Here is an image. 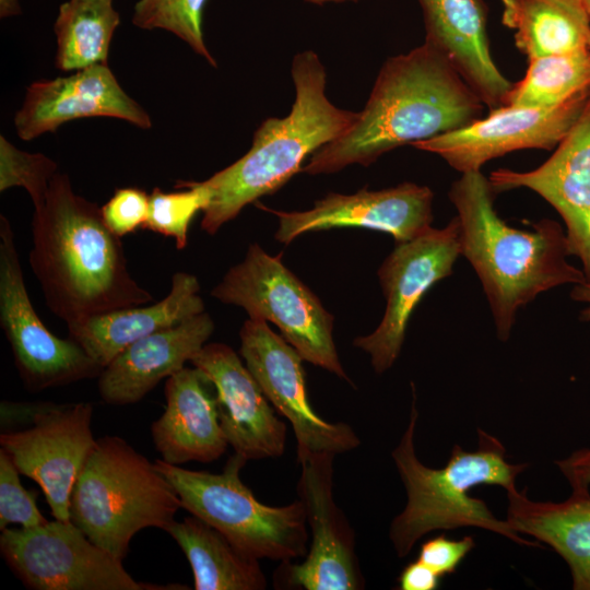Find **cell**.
Returning a JSON list of instances; mask_svg holds the SVG:
<instances>
[{
  "label": "cell",
  "mask_w": 590,
  "mask_h": 590,
  "mask_svg": "<svg viewBox=\"0 0 590 590\" xmlns=\"http://www.w3.org/2000/svg\"><path fill=\"white\" fill-rule=\"evenodd\" d=\"M485 105L437 49L423 43L380 68L354 125L309 156L302 172L332 174L368 166L385 153L463 128Z\"/></svg>",
  "instance_id": "1"
},
{
  "label": "cell",
  "mask_w": 590,
  "mask_h": 590,
  "mask_svg": "<svg viewBox=\"0 0 590 590\" xmlns=\"http://www.w3.org/2000/svg\"><path fill=\"white\" fill-rule=\"evenodd\" d=\"M31 228L30 266L47 307L67 326L153 300L130 274L121 237L96 203L73 191L67 174L51 179Z\"/></svg>",
  "instance_id": "2"
},
{
  "label": "cell",
  "mask_w": 590,
  "mask_h": 590,
  "mask_svg": "<svg viewBox=\"0 0 590 590\" xmlns=\"http://www.w3.org/2000/svg\"><path fill=\"white\" fill-rule=\"evenodd\" d=\"M495 191L479 172L462 173L449 199L457 210L460 255L475 270L502 341L509 338L518 309L540 293L586 282L582 270L567 261L566 232L543 219L533 229L509 226L494 208Z\"/></svg>",
  "instance_id": "3"
},
{
  "label": "cell",
  "mask_w": 590,
  "mask_h": 590,
  "mask_svg": "<svg viewBox=\"0 0 590 590\" xmlns=\"http://www.w3.org/2000/svg\"><path fill=\"white\" fill-rule=\"evenodd\" d=\"M291 73L295 101L283 118L266 119L253 134L250 150L226 168L199 184L209 192L201 228L214 235L249 203L273 193L303 162L346 132L358 113L334 106L326 95V70L312 50L294 56Z\"/></svg>",
  "instance_id": "4"
},
{
  "label": "cell",
  "mask_w": 590,
  "mask_h": 590,
  "mask_svg": "<svg viewBox=\"0 0 590 590\" xmlns=\"http://www.w3.org/2000/svg\"><path fill=\"white\" fill-rule=\"evenodd\" d=\"M417 420L414 398L406 429L391 453L406 492V505L389 529L397 555L406 556L426 533L461 527L489 530L520 545L540 547L538 541L523 539L507 520L497 519L484 500L469 495L481 484L499 485L506 492L517 488L516 479L529 464L509 463L500 440L477 429L476 450L455 445L444 468L426 467L414 448Z\"/></svg>",
  "instance_id": "5"
},
{
  "label": "cell",
  "mask_w": 590,
  "mask_h": 590,
  "mask_svg": "<svg viewBox=\"0 0 590 590\" xmlns=\"http://www.w3.org/2000/svg\"><path fill=\"white\" fill-rule=\"evenodd\" d=\"M180 498L155 464L125 439L105 436L86 458L71 491L69 516L92 542L123 559L134 534L165 530Z\"/></svg>",
  "instance_id": "6"
},
{
  "label": "cell",
  "mask_w": 590,
  "mask_h": 590,
  "mask_svg": "<svg viewBox=\"0 0 590 590\" xmlns=\"http://www.w3.org/2000/svg\"><path fill=\"white\" fill-rule=\"evenodd\" d=\"M247 461L235 452L221 473L188 470L162 459L154 464L177 492L181 508L244 554L259 560L305 557L309 534L303 503L297 499L281 507L260 503L239 476Z\"/></svg>",
  "instance_id": "7"
},
{
  "label": "cell",
  "mask_w": 590,
  "mask_h": 590,
  "mask_svg": "<svg viewBox=\"0 0 590 590\" xmlns=\"http://www.w3.org/2000/svg\"><path fill=\"white\" fill-rule=\"evenodd\" d=\"M212 297L239 306L249 318L274 323L304 361L350 381L333 341V317L320 299L281 261L258 244L211 291Z\"/></svg>",
  "instance_id": "8"
},
{
  "label": "cell",
  "mask_w": 590,
  "mask_h": 590,
  "mask_svg": "<svg viewBox=\"0 0 590 590\" xmlns=\"http://www.w3.org/2000/svg\"><path fill=\"white\" fill-rule=\"evenodd\" d=\"M93 404L76 402H1V421L30 424L7 429L0 445L21 474L43 489L55 519L70 521V495L90 452L96 445L91 428Z\"/></svg>",
  "instance_id": "9"
},
{
  "label": "cell",
  "mask_w": 590,
  "mask_h": 590,
  "mask_svg": "<svg viewBox=\"0 0 590 590\" xmlns=\"http://www.w3.org/2000/svg\"><path fill=\"white\" fill-rule=\"evenodd\" d=\"M0 552L14 575L33 590L150 589L71 521L8 527L1 530Z\"/></svg>",
  "instance_id": "10"
},
{
  "label": "cell",
  "mask_w": 590,
  "mask_h": 590,
  "mask_svg": "<svg viewBox=\"0 0 590 590\" xmlns=\"http://www.w3.org/2000/svg\"><path fill=\"white\" fill-rule=\"evenodd\" d=\"M0 324L24 386L32 391L99 376L102 367L71 338L49 331L30 299L9 220L0 216Z\"/></svg>",
  "instance_id": "11"
},
{
  "label": "cell",
  "mask_w": 590,
  "mask_h": 590,
  "mask_svg": "<svg viewBox=\"0 0 590 590\" xmlns=\"http://www.w3.org/2000/svg\"><path fill=\"white\" fill-rule=\"evenodd\" d=\"M331 453H315L297 459L300 475L298 499L310 528V546L297 564L281 562L273 574L275 589L359 590L364 577L355 548V533L333 498Z\"/></svg>",
  "instance_id": "12"
},
{
  "label": "cell",
  "mask_w": 590,
  "mask_h": 590,
  "mask_svg": "<svg viewBox=\"0 0 590 590\" xmlns=\"http://www.w3.org/2000/svg\"><path fill=\"white\" fill-rule=\"evenodd\" d=\"M459 255L457 216L442 228L430 226L410 240L396 243L378 270L387 300L384 318L374 332L353 342L369 354L377 374L392 367L400 355L413 310L433 285L452 273Z\"/></svg>",
  "instance_id": "13"
},
{
  "label": "cell",
  "mask_w": 590,
  "mask_h": 590,
  "mask_svg": "<svg viewBox=\"0 0 590 590\" xmlns=\"http://www.w3.org/2000/svg\"><path fill=\"white\" fill-rule=\"evenodd\" d=\"M239 354L272 406L292 425L297 459L315 453L341 455L361 440L344 422L330 423L311 408L300 354L267 321L246 320L239 331Z\"/></svg>",
  "instance_id": "14"
},
{
  "label": "cell",
  "mask_w": 590,
  "mask_h": 590,
  "mask_svg": "<svg viewBox=\"0 0 590 590\" xmlns=\"http://www.w3.org/2000/svg\"><path fill=\"white\" fill-rule=\"evenodd\" d=\"M589 104L590 93L554 108L505 105L463 128L413 146L440 156L461 174L479 172L488 161L514 151L556 148Z\"/></svg>",
  "instance_id": "15"
},
{
  "label": "cell",
  "mask_w": 590,
  "mask_h": 590,
  "mask_svg": "<svg viewBox=\"0 0 590 590\" xmlns=\"http://www.w3.org/2000/svg\"><path fill=\"white\" fill-rule=\"evenodd\" d=\"M433 191L403 182L396 187L354 194L328 193L306 211H272L279 217L275 239L290 244L308 232L362 227L391 235L396 243L410 240L430 227Z\"/></svg>",
  "instance_id": "16"
},
{
  "label": "cell",
  "mask_w": 590,
  "mask_h": 590,
  "mask_svg": "<svg viewBox=\"0 0 590 590\" xmlns=\"http://www.w3.org/2000/svg\"><path fill=\"white\" fill-rule=\"evenodd\" d=\"M488 180L495 193L528 188L557 211L569 253L580 260L590 283V104L542 165L529 172L499 168Z\"/></svg>",
  "instance_id": "17"
},
{
  "label": "cell",
  "mask_w": 590,
  "mask_h": 590,
  "mask_svg": "<svg viewBox=\"0 0 590 590\" xmlns=\"http://www.w3.org/2000/svg\"><path fill=\"white\" fill-rule=\"evenodd\" d=\"M214 385L219 418L228 445L247 460L281 457L287 428L237 353L205 344L190 361Z\"/></svg>",
  "instance_id": "18"
},
{
  "label": "cell",
  "mask_w": 590,
  "mask_h": 590,
  "mask_svg": "<svg viewBox=\"0 0 590 590\" xmlns=\"http://www.w3.org/2000/svg\"><path fill=\"white\" fill-rule=\"evenodd\" d=\"M91 117L118 118L142 129L152 126L149 114L123 91L108 64L32 83L14 125L20 139L28 141L64 122Z\"/></svg>",
  "instance_id": "19"
},
{
  "label": "cell",
  "mask_w": 590,
  "mask_h": 590,
  "mask_svg": "<svg viewBox=\"0 0 590 590\" xmlns=\"http://www.w3.org/2000/svg\"><path fill=\"white\" fill-rule=\"evenodd\" d=\"M425 43L437 49L489 110L504 106L514 83L491 52L483 0H417Z\"/></svg>",
  "instance_id": "20"
},
{
  "label": "cell",
  "mask_w": 590,
  "mask_h": 590,
  "mask_svg": "<svg viewBox=\"0 0 590 590\" xmlns=\"http://www.w3.org/2000/svg\"><path fill=\"white\" fill-rule=\"evenodd\" d=\"M166 406L151 435L162 460L180 465L212 462L229 446L222 429L215 387L197 367H184L165 382Z\"/></svg>",
  "instance_id": "21"
},
{
  "label": "cell",
  "mask_w": 590,
  "mask_h": 590,
  "mask_svg": "<svg viewBox=\"0 0 590 590\" xmlns=\"http://www.w3.org/2000/svg\"><path fill=\"white\" fill-rule=\"evenodd\" d=\"M214 331L203 311L176 326L141 338L109 362L98 376V393L111 405L133 404L168 378L205 345Z\"/></svg>",
  "instance_id": "22"
},
{
  "label": "cell",
  "mask_w": 590,
  "mask_h": 590,
  "mask_svg": "<svg viewBox=\"0 0 590 590\" xmlns=\"http://www.w3.org/2000/svg\"><path fill=\"white\" fill-rule=\"evenodd\" d=\"M197 276L176 272L165 298L121 308L67 326L74 340L102 368L134 341L176 326L204 310Z\"/></svg>",
  "instance_id": "23"
},
{
  "label": "cell",
  "mask_w": 590,
  "mask_h": 590,
  "mask_svg": "<svg viewBox=\"0 0 590 590\" xmlns=\"http://www.w3.org/2000/svg\"><path fill=\"white\" fill-rule=\"evenodd\" d=\"M590 488H571L558 503L534 502L527 492H507L506 520L518 533L550 545L568 565L574 590H590Z\"/></svg>",
  "instance_id": "24"
},
{
  "label": "cell",
  "mask_w": 590,
  "mask_h": 590,
  "mask_svg": "<svg viewBox=\"0 0 590 590\" xmlns=\"http://www.w3.org/2000/svg\"><path fill=\"white\" fill-rule=\"evenodd\" d=\"M165 531L186 555L196 590H263L259 559L237 550L221 532L191 515Z\"/></svg>",
  "instance_id": "25"
},
{
  "label": "cell",
  "mask_w": 590,
  "mask_h": 590,
  "mask_svg": "<svg viewBox=\"0 0 590 590\" xmlns=\"http://www.w3.org/2000/svg\"><path fill=\"white\" fill-rule=\"evenodd\" d=\"M502 22L528 60L590 50V17L567 0H500Z\"/></svg>",
  "instance_id": "26"
},
{
  "label": "cell",
  "mask_w": 590,
  "mask_h": 590,
  "mask_svg": "<svg viewBox=\"0 0 590 590\" xmlns=\"http://www.w3.org/2000/svg\"><path fill=\"white\" fill-rule=\"evenodd\" d=\"M120 24L113 0H69L55 22L56 67L73 71L107 64L113 35Z\"/></svg>",
  "instance_id": "27"
},
{
  "label": "cell",
  "mask_w": 590,
  "mask_h": 590,
  "mask_svg": "<svg viewBox=\"0 0 590 590\" xmlns=\"http://www.w3.org/2000/svg\"><path fill=\"white\" fill-rule=\"evenodd\" d=\"M528 61L526 75L514 83L505 105L554 108L590 93V50Z\"/></svg>",
  "instance_id": "28"
},
{
  "label": "cell",
  "mask_w": 590,
  "mask_h": 590,
  "mask_svg": "<svg viewBox=\"0 0 590 590\" xmlns=\"http://www.w3.org/2000/svg\"><path fill=\"white\" fill-rule=\"evenodd\" d=\"M208 0H139L132 23L143 30L162 28L175 34L203 57L212 67L216 60L203 37V10Z\"/></svg>",
  "instance_id": "29"
},
{
  "label": "cell",
  "mask_w": 590,
  "mask_h": 590,
  "mask_svg": "<svg viewBox=\"0 0 590 590\" xmlns=\"http://www.w3.org/2000/svg\"><path fill=\"white\" fill-rule=\"evenodd\" d=\"M175 188L181 190L165 192L157 187L153 189L143 228L173 237L177 249H184L193 217L209 203V192L199 181L178 180Z\"/></svg>",
  "instance_id": "30"
},
{
  "label": "cell",
  "mask_w": 590,
  "mask_h": 590,
  "mask_svg": "<svg viewBox=\"0 0 590 590\" xmlns=\"http://www.w3.org/2000/svg\"><path fill=\"white\" fill-rule=\"evenodd\" d=\"M58 173L55 161L42 153H27L0 137V191L23 187L30 194L35 211L46 201L50 181Z\"/></svg>",
  "instance_id": "31"
},
{
  "label": "cell",
  "mask_w": 590,
  "mask_h": 590,
  "mask_svg": "<svg viewBox=\"0 0 590 590\" xmlns=\"http://www.w3.org/2000/svg\"><path fill=\"white\" fill-rule=\"evenodd\" d=\"M11 457L0 449V530L10 524L33 528L48 522L36 506V496L20 481Z\"/></svg>",
  "instance_id": "32"
},
{
  "label": "cell",
  "mask_w": 590,
  "mask_h": 590,
  "mask_svg": "<svg viewBox=\"0 0 590 590\" xmlns=\"http://www.w3.org/2000/svg\"><path fill=\"white\" fill-rule=\"evenodd\" d=\"M149 199L150 196L139 188L116 189L101 208L106 226L119 237L143 228L149 213Z\"/></svg>",
  "instance_id": "33"
},
{
  "label": "cell",
  "mask_w": 590,
  "mask_h": 590,
  "mask_svg": "<svg viewBox=\"0 0 590 590\" xmlns=\"http://www.w3.org/2000/svg\"><path fill=\"white\" fill-rule=\"evenodd\" d=\"M474 546L475 542L471 535L453 540L440 534L421 545L417 559L435 570L440 577H445L456 571Z\"/></svg>",
  "instance_id": "34"
},
{
  "label": "cell",
  "mask_w": 590,
  "mask_h": 590,
  "mask_svg": "<svg viewBox=\"0 0 590 590\" xmlns=\"http://www.w3.org/2000/svg\"><path fill=\"white\" fill-rule=\"evenodd\" d=\"M556 465L571 488H590V447L574 451Z\"/></svg>",
  "instance_id": "35"
},
{
  "label": "cell",
  "mask_w": 590,
  "mask_h": 590,
  "mask_svg": "<svg viewBox=\"0 0 590 590\" xmlns=\"http://www.w3.org/2000/svg\"><path fill=\"white\" fill-rule=\"evenodd\" d=\"M441 578L430 567L416 559L409 563L400 573L398 588L400 590H436Z\"/></svg>",
  "instance_id": "36"
},
{
  "label": "cell",
  "mask_w": 590,
  "mask_h": 590,
  "mask_svg": "<svg viewBox=\"0 0 590 590\" xmlns=\"http://www.w3.org/2000/svg\"><path fill=\"white\" fill-rule=\"evenodd\" d=\"M570 297L576 302L587 304V307L581 310L580 316L583 321H589L590 320V283L583 282V283L574 285L570 292Z\"/></svg>",
  "instance_id": "37"
},
{
  "label": "cell",
  "mask_w": 590,
  "mask_h": 590,
  "mask_svg": "<svg viewBox=\"0 0 590 590\" xmlns=\"http://www.w3.org/2000/svg\"><path fill=\"white\" fill-rule=\"evenodd\" d=\"M21 13L17 0H0V15L8 17Z\"/></svg>",
  "instance_id": "38"
},
{
  "label": "cell",
  "mask_w": 590,
  "mask_h": 590,
  "mask_svg": "<svg viewBox=\"0 0 590 590\" xmlns=\"http://www.w3.org/2000/svg\"><path fill=\"white\" fill-rule=\"evenodd\" d=\"M578 7L590 17V0H567Z\"/></svg>",
  "instance_id": "39"
},
{
  "label": "cell",
  "mask_w": 590,
  "mask_h": 590,
  "mask_svg": "<svg viewBox=\"0 0 590 590\" xmlns=\"http://www.w3.org/2000/svg\"><path fill=\"white\" fill-rule=\"evenodd\" d=\"M309 3H314V4H317V5H323L326 3H342V2H347V1H358V0H305Z\"/></svg>",
  "instance_id": "40"
}]
</instances>
